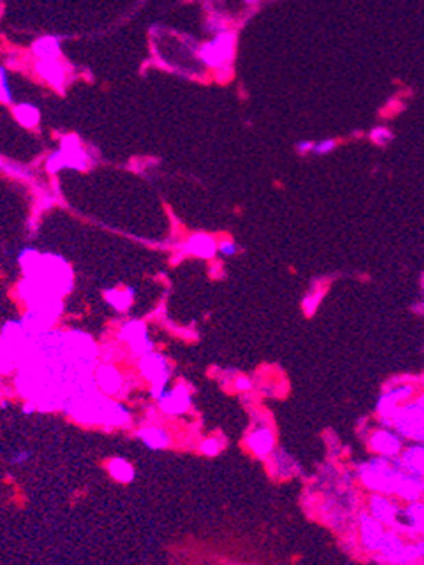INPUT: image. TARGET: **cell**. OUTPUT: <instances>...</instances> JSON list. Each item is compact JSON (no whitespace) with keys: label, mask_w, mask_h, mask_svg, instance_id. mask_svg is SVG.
<instances>
[{"label":"cell","mask_w":424,"mask_h":565,"mask_svg":"<svg viewBox=\"0 0 424 565\" xmlns=\"http://www.w3.org/2000/svg\"><path fill=\"white\" fill-rule=\"evenodd\" d=\"M236 52V35L231 31H222L210 44H205L199 51V57L208 68L223 70L229 68Z\"/></svg>","instance_id":"cell-1"},{"label":"cell","mask_w":424,"mask_h":565,"mask_svg":"<svg viewBox=\"0 0 424 565\" xmlns=\"http://www.w3.org/2000/svg\"><path fill=\"white\" fill-rule=\"evenodd\" d=\"M59 150H61L62 156H64L66 168H75V170L87 168V154H85L80 139H78L77 135L62 137L61 149Z\"/></svg>","instance_id":"cell-2"},{"label":"cell","mask_w":424,"mask_h":565,"mask_svg":"<svg viewBox=\"0 0 424 565\" xmlns=\"http://www.w3.org/2000/svg\"><path fill=\"white\" fill-rule=\"evenodd\" d=\"M37 73L58 90L64 88L66 83V68L59 59H38Z\"/></svg>","instance_id":"cell-3"},{"label":"cell","mask_w":424,"mask_h":565,"mask_svg":"<svg viewBox=\"0 0 424 565\" xmlns=\"http://www.w3.org/2000/svg\"><path fill=\"white\" fill-rule=\"evenodd\" d=\"M32 52L38 59H59L61 57V40L55 37H42L35 42Z\"/></svg>","instance_id":"cell-4"},{"label":"cell","mask_w":424,"mask_h":565,"mask_svg":"<svg viewBox=\"0 0 424 565\" xmlns=\"http://www.w3.org/2000/svg\"><path fill=\"white\" fill-rule=\"evenodd\" d=\"M186 249L189 252H192V254L201 256V258H212L216 246L215 242H213V239L208 237V235H194V237H190V241L187 242Z\"/></svg>","instance_id":"cell-5"},{"label":"cell","mask_w":424,"mask_h":565,"mask_svg":"<svg viewBox=\"0 0 424 565\" xmlns=\"http://www.w3.org/2000/svg\"><path fill=\"white\" fill-rule=\"evenodd\" d=\"M189 394L186 393V389H182V387H179V389H175L173 393L166 394L165 399L161 402V406L165 408V412H170V413H180L184 412V410L189 406Z\"/></svg>","instance_id":"cell-6"},{"label":"cell","mask_w":424,"mask_h":565,"mask_svg":"<svg viewBox=\"0 0 424 565\" xmlns=\"http://www.w3.org/2000/svg\"><path fill=\"white\" fill-rule=\"evenodd\" d=\"M14 118L19 124L26 128H35L40 123V111L32 104H18L14 106Z\"/></svg>","instance_id":"cell-7"},{"label":"cell","mask_w":424,"mask_h":565,"mask_svg":"<svg viewBox=\"0 0 424 565\" xmlns=\"http://www.w3.org/2000/svg\"><path fill=\"white\" fill-rule=\"evenodd\" d=\"M110 472L114 479L121 482H128L134 479V469L130 467V463H127L125 460H113L110 463Z\"/></svg>","instance_id":"cell-8"},{"label":"cell","mask_w":424,"mask_h":565,"mask_svg":"<svg viewBox=\"0 0 424 565\" xmlns=\"http://www.w3.org/2000/svg\"><path fill=\"white\" fill-rule=\"evenodd\" d=\"M139 436L149 448H163L166 445V441H169L165 432L160 429H146L142 432H139Z\"/></svg>","instance_id":"cell-9"},{"label":"cell","mask_w":424,"mask_h":565,"mask_svg":"<svg viewBox=\"0 0 424 565\" xmlns=\"http://www.w3.org/2000/svg\"><path fill=\"white\" fill-rule=\"evenodd\" d=\"M99 379H101V384H103L104 389L110 391V393L116 391L118 382H120V379H118V373L114 372V370H111V369L103 370V372H101V376H99Z\"/></svg>","instance_id":"cell-10"},{"label":"cell","mask_w":424,"mask_h":565,"mask_svg":"<svg viewBox=\"0 0 424 565\" xmlns=\"http://www.w3.org/2000/svg\"><path fill=\"white\" fill-rule=\"evenodd\" d=\"M0 101H2V103H11L12 101V92L11 87H9L8 73H5V70L2 66H0Z\"/></svg>","instance_id":"cell-11"},{"label":"cell","mask_w":424,"mask_h":565,"mask_svg":"<svg viewBox=\"0 0 424 565\" xmlns=\"http://www.w3.org/2000/svg\"><path fill=\"white\" fill-rule=\"evenodd\" d=\"M391 139H393L391 131L384 127H377L371 131V140H374L377 146H386Z\"/></svg>","instance_id":"cell-12"},{"label":"cell","mask_w":424,"mask_h":565,"mask_svg":"<svg viewBox=\"0 0 424 565\" xmlns=\"http://www.w3.org/2000/svg\"><path fill=\"white\" fill-rule=\"evenodd\" d=\"M62 168H66V163H64V156H62L61 150H58L47 159V170L51 173H55Z\"/></svg>","instance_id":"cell-13"},{"label":"cell","mask_w":424,"mask_h":565,"mask_svg":"<svg viewBox=\"0 0 424 565\" xmlns=\"http://www.w3.org/2000/svg\"><path fill=\"white\" fill-rule=\"evenodd\" d=\"M334 147H336V140H333V139H324V140H321V142H315L314 144V149H312V153H315V154H327V153H331V150L334 149Z\"/></svg>","instance_id":"cell-14"},{"label":"cell","mask_w":424,"mask_h":565,"mask_svg":"<svg viewBox=\"0 0 424 565\" xmlns=\"http://www.w3.org/2000/svg\"><path fill=\"white\" fill-rule=\"evenodd\" d=\"M203 451H205L206 455H216V453H219V445H216L215 439L206 441L205 445H203Z\"/></svg>","instance_id":"cell-15"},{"label":"cell","mask_w":424,"mask_h":565,"mask_svg":"<svg viewBox=\"0 0 424 565\" xmlns=\"http://www.w3.org/2000/svg\"><path fill=\"white\" fill-rule=\"evenodd\" d=\"M220 251L225 256H231L236 252V246L232 244V242H222V244H220Z\"/></svg>","instance_id":"cell-16"},{"label":"cell","mask_w":424,"mask_h":565,"mask_svg":"<svg viewBox=\"0 0 424 565\" xmlns=\"http://www.w3.org/2000/svg\"><path fill=\"white\" fill-rule=\"evenodd\" d=\"M314 149V142H310V140H303V142L298 144V150H300L301 154L308 153V150Z\"/></svg>","instance_id":"cell-17"},{"label":"cell","mask_w":424,"mask_h":565,"mask_svg":"<svg viewBox=\"0 0 424 565\" xmlns=\"http://www.w3.org/2000/svg\"><path fill=\"white\" fill-rule=\"evenodd\" d=\"M25 458H28V453H23V455H18L14 460H16V462H23V460H25Z\"/></svg>","instance_id":"cell-18"},{"label":"cell","mask_w":424,"mask_h":565,"mask_svg":"<svg viewBox=\"0 0 424 565\" xmlns=\"http://www.w3.org/2000/svg\"><path fill=\"white\" fill-rule=\"evenodd\" d=\"M246 4H258L260 0H245Z\"/></svg>","instance_id":"cell-19"}]
</instances>
